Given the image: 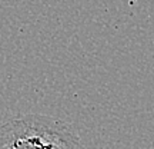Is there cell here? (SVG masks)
<instances>
[{"mask_svg":"<svg viewBox=\"0 0 154 149\" xmlns=\"http://www.w3.org/2000/svg\"><path fill=\"white\" fill-rule=\"evenodd\" d=\"M0 149H84L70 125L51 116H22L0 126Z\"/></svg>","mask_w":154,"mask_h":149,"instance_id":"cell-1","label":"cell"}]
</instances>
